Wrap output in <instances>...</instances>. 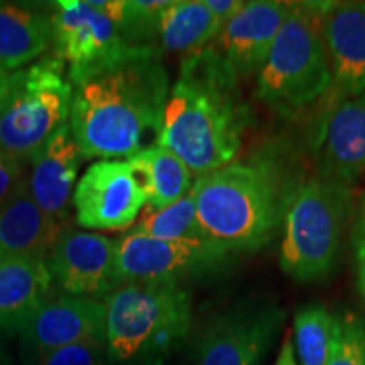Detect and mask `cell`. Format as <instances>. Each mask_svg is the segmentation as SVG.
Returning <instances> with one entry per match:
<instances>
[{"mask_svg": "<svg viewBox=\"0 0 365 365\" xmlns=\"http://www.w3.org/2000/svg\"><path fill=\"white\" fill-rule=\"evenodd\" d=\"M68 78V124L83 158L129 159L156 143L170 95L161 49L130 48Z\"/></svg>", "mask_w": 365, "mask_h": 365, "instance_id": "1", "label": "cell"}, {"mask_svg": "<svg viewBox=\"0 0 365 365\" xmlns=\"http://www.w3.org/2000/svg\"><path fill=\"white\" fill-rule=\"evenodd\" d=\"M239 83L210 46L181 59L156 144L175 153L195 180L234 163L240 153L252 113Z\"/></svg>", "mask_w": 365, "mask_h": 365, "instance_id": "2", "label": "cell"}, {"mask_svg": "<svg viewBox=\"0 0 365 365\" xmlns=\"http://www.w3.org/2000/svg\"><path fill=\"white\" fill-rule=\"evenodd\" d=\"M294 188L271 159L230 163L196 178L191 193L205 240L228 254L264 247L284 223Z\"/></svg>", "mask_w": 365, "mask_h": 365, "instance_id": "3", "label": "cell"}, {"mask_svg": "<svg viewBox=\"0 0 365 365\" xmlns=\"http://www.w3.org/2000/svg\"><path fill=\"white\" fill-rule=\"evenodd\" d=\"M103 303L110 365H164L190 333L193 299L181 282L122 284Z\"/></svg>", "mask_w": 365, "mask_h": 365, "instance_id": "4", "label": "cell"}, {"mask_svg": "<svg viewBox=\"0 0 365 365\" xmlns=\"http://www.w3.org/2000/svg\"><path fill=\"white\" fill-rule=\"evenodd\" d=\"M328 2H293L257 73V97L281 115H298L331 86L323 36Z\"/></svg>", "mask_w": 365, "mask_h": 365, "instance_id": "5", "label": "cell"}, {"mask_svg": "<svg viewBox=\"0 0 365 365\" xmlns=\"http://www.w3.org/2000/svg\"><path fill=\"white\" fill-rule=\"evenodd\" d=\"M352 208V190L344 182L313 176L296 185L284 217L279 264L294 281L323 279L335 266Z\"/></svg>", "mask_w": 365, "mask_h": 365, "instance_id": "6", "label": "cell"}, {"mask_svg": "<svg viewBox=\"0 0 365 365\" xmlns=\"http://www.w3.org/2000/svg\"><path fill=\"white\" fill-rule=\"evenodd\" d=\"M71 102L73 85L56 54L11 73V88L0 102V149L19 163H33L68 124Z\"/></svg>", "mask_w": 365, "mask_h": 365, "instance_id": "7", "label": "cell"}, {"mask_svg": "<svg viewBox=\"0 0 365 365\" xmlns=\"http://www.w3.org/2000/svg\"><path fill=\"white\" fill-rule=\"evenodd\" d=\"M124 0H59L53 4L54 54L68 73L83 71L127 51L122 29Z\"/></svg>", "mask_w": 365, "mask_h": 365, "instance_id": "8", "label": "cell"}, {"mask_svg": "<svg viewBox=\"0 0 365 365\" xmlns=\"http://www.w3.org/2000/svg\"><path fill=\"white\" fill-rule=\"evenodd\" d=\"M148 202L143 176L129 161H98L76 182L75 222L88 230H125Z\"/></svg>", "mask_w": 365, "mask_h": 365, "instance_id": "9", "label": "cell"}, {"mask_svg": "<svg viewBox=\"0 0 365 365\" xmlns=\"http://www.w3.org/2000/svg\"><path fill=\"white\" fill-rule=\"evenodd\" d=\"M228 252L207 240H161L125 234L117 239V267L122 284L181 282L215 271Z\"/></svg>", "mask_w": 365, "mask_h": 365, "instance_id": "10", "label": "cell"}, {"mask_svg": "<svg viewBox=\"0 0 365 365\" xmlns=\"http://www.w3.org/2000/svg\"><path fill=\"white\" fill-rule=\"evenodd\" d=\"M53 284L63 294L105 301L122 286L117 240L66 228L44 259Z\"/></svg>", "mask_w": 365, "mask_h": 365, "instance_id": "11", "label": "cell"}, {"mask_svg": "<svg viewBox=\"0 0 365 365\" xmlns=\"http://www.w3.org/2000/svg\"><path fill=\"white\" fill-rule=\"evenodd\" d=\"M105 323L103 301L53 293L17 333L19 357H36L81 341L105 344Z\"/></svg>", "mask_w": 365, "mask_h": 365, "instance_id": "12", "label": "cell"}, {"mask_svg": "<svg viewBox=\"0 0 365 365\" xmlns=\"http://www.w3.org/2000/svg\"><path fill=\"white\" fill-rule=\"evenodd\" d=\"M276 307H240L220 314L198 341L196 365H257L279 330Z\"/></svg>", "mask_w": 365, "mask_h": 365, "instance_id": "13", "label": "cell"}, {"mask_svg": "<svg viewBox=\"0 0 365 365\" xmlns=\"http://www.w3.org/2000/svg\"><path fill=\"white\" fill-rule=\"evenodd\" d=\"M323 21L331 75L330 91L323 98L327 115L365 91V2H328Z\"/></svg>", "mask_w": 365, "mask_h": 365, "instance_id": "14", "label": "cell"}, {"mask_svg": "<svg viewBox=\"0 0 365 365\" xmlns=\"http://www.w3.org/2000/svg\"><path fill=\"white\" fill-rule=\"evenodd\" d=\"M291 4L281 0L245 2L244 9L223 26L217 39L210 44L237 80H247L261 71L277 33L289 16Z\"/></svg>", "mask_w": 365, "mask_h": 365, "instance_id": "15", "label": "cell"}, {"mask_svg": "<svg viewBox=\"0 0 365 365\" xmlns=\"http://www.w3.org/2000/svg\"><path fill=\"white\" fill-rule=\"evenodd\" d=\"M317 148L319 176L350 186L365 175V91L322 117Z\"/></svg>", "mask_w": 365, "mask_h": 365, "instance_id": "16", "label": "cell"}, {"mask_svg": "<svg viewBox=\"0 0 365 365\" xmlns=\"http://www.w3.org/2000/svg\"><path fill=\"white\" fill-rule=\"evenodd\" d=\"M81 158L83 154L71 134L70 124H66L31 163L33 168L27 175V186L34 203L46 217L63 228H68Z\"/></svg>", "mask_w": 365, "mask_h": 365, "instance_id": "17", "label": "cell"}, {"mask_svg": "<svg viewBox=\"0 0 365 365\" xmlns=\"http://www.w3.org/2000/svg\"><path fill=\"white\" fill-rule=\"evenodd\" d=\"M66 228L48 218L34 203L26 181L0 205V259L48 257Z\"/></svg>", "mask_w": 365, "mask_h": 365, "instance_id": "18", "label": "cell"}, {"mask_svg": "<svg viewBox=\"0 0 365 365\" xmlns=\"http://www.w3.org/2000/svg\"><path fill=\"white\" fill-rule=\"evenodd\" d=\"M53 281L41 257L0 259V331L19 333L53 294Z\"/></svg>", "mask_w": 365, "mask_h": 365, "instance_id": "19", "label": "cell"}, {"mask_svg": "<svg viewBox=\"0 0 365 365\" xmlns=\"http://www.w3.org/2000/svg\"><path fill=\"white\" fill-rule=\"evenodd\" d=\"M53 44L51 14L0 2V68L14 73L46 56Z\"/></svg>", "mask_w": 365, "mask_h": 365, "instance_id": "20", "label": "cell"}, {"mask_svg": "<svg viewBox=\"0 0 365 365\" xmlns=\"http://www.w3.org/2000/svg\"><path fill=\"white\" fill-rule=\"evenodd\" d=\"M223 26L205 0H171L159 24V49L171 53H195L217 39Z\"/></svg>", "mask_w": 365, "mask_h": 365, "instance_id": "21", "label": "cell"}, {"mask_svg": "<svg viewBox=\"0 0 365 365\" xmlns=\"http://www.w3.org/2000/svg\"><path fill=\"white\" fill-rule=\"evenodd\" d=\"M127 161L145 182L149 193L148 210L170 207L188 195L195 185L190 168L164 145L150 144Z\"/></svg>", "mask_w": 365, "mask_h": 365, "instance_id": "22", "label": "cell"}, {"mask_svg": "<svg viewBox=\"0 0 365 365\" xmlns=\"http://www.w3.org/2000/svg\"><path fill=\"white\" fill-rule=\"evenodd\" d=\"M130 234L161 240H205L193 193L182 196L176 203L159 210H144Z\"/></svg>", "mask_w": 365, "mask_h": 365, "instance_id": "23", "label": "cell"}, {"mask_svg": "<svg viewBox=\"0 0 365 365\" xmlns=\"http://www.w3.org/2000/svg\"><path fill=\"white\" fill-rule=\"evenodd\" d=\"M335 317L322 304L301 308L294 317V340L301 365H328Z\"/></svg>", "mask_w": 365, "mask_h": 365, "instance_id": "24", "label": "cell"}, {"mask_svg": "<svg viewBox=\"0 0 365 365\" xmlns=\"http://www.w3.org/2000/svg\"><path fill=\"white\" fill-rule=\"evenodd\" d=\"M171 0H124L122 29L132 46L159 48V24Z\"/></svg>", "mask_w": 365, "mask_h": 365, "instance_id": "25", "label": "cell"}, {"mask_svg": "<svg viewBox=\"0 0 365 365\" xmlns=\"http://www.w3.org/2000/svg\"><path fill=\"white\" fill-rule=\"evenodd\" d=\"M328 365H365V322L355 314L335 317Z\"/></svg>", "mask_w": 365, "mask_h": 365, "instance_id": "26", "label": "cell"}, {"mask_svg": "<svg viewBox=\"0 0 365 365\" xmlns=\"http://www.w3.org/2000/svg\"><path fill=\"white\" fill-rule=\"evenodd\" d=\"M22 365H110L102 341H81L53 352L21 359Z\"/></svg>", "mask_w": 365, "mask_h": 365, "instance_id": "27", "label": "cell"}, {"mask_svg": "<svg viewBox=\"0 0 365 365\" xmlns=\"http://www.w3.org/2000/svg\"><path fill=\"white\" fill-rule=\"evenodd\" d=\"M22 163L0 149V205L6 203L26 181Z\"/></svg>", "mask_w": 365, "mask_h": 365, "instance_id": "28", "label": "cell"}, {"mask_svg": "<svg viewBox=\"0 0 365 365\" xmlns=\"http://www.w3.org/2000/svg\"><path fill=\"white\" fill-rule=\"evenodd\" d=\"M205 4L215 16V19L225 26L244 9L245 0H205Z\"/></svg>", "mask_w": 365, "mask_h": 365, "instance_id": "29", "label": "cell"}, {"mask_svg": "<svg viewBox=\"0 0 365 365\" xmlns=\"http://www.w3.org/2000/svg\"><path fill=\"white\" fill-rule=\"evenodd\" d=\"M355 244H357V284L365 298V217L359 225Z\"/></svg>", "mask_w": 365, "mask_h": 365, "instance_id": "30", "label": "cell"}, {"mask_svg": "<svg viewBox=\"0 0 365 365\" xmlns=\"http://www.w3.org/2000/svg\"><path fill=\"white\" fill-rule=\"evenodd\" d=\"M274 365H298L296 362V354H294V346H293V341H291L289 336H286L284 339V344H282L281 350H279V355H277L276 362Z\"/></svg>", "mask_w": 365, "mask_h": 365, "instance_id": "31", "label": "cell"}, {"mask_svg": "<svg viewBox=\"0 0 365 365\" xmlns=\"http://www.w3.org/2000/svg\"><path fill=\"white\" fill-rule=\"evenodd\" d=\"M9 88H11V73L4 71L2 68H0V102L6 98Z\"/></svg>", "mask_w": 365, "mask_h": 365, "instance_id": "32", "label": "cell"}, {"mask_svg": "<svg viewBox=\"0 0 365 365\" xmlns=\"http://www.w3.org/2000/svg\"><path fill=\"white\" fill-rule=\"evenodd\" d=\"M0 365H11L9 364V357L0 350Z\"/></svg>", "mask_w": 365, "mask_h": 365, "instance_id": "33", "label": "cell"}]
</instances>
